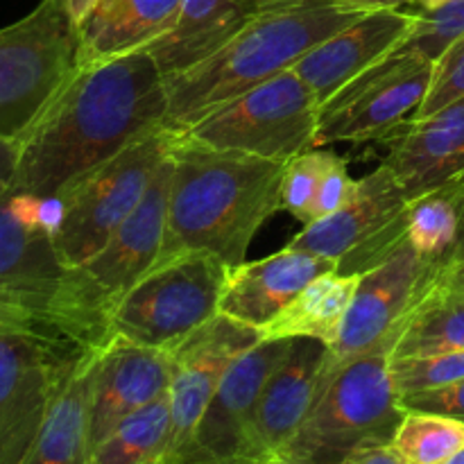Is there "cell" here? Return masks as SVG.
Returning a JSON list of instances; mask_svg holds the SVG:
<instances>
[{"instance_id":"obj_1","label":"cell","mask_w":464,"mask_h":464,"mask_svg":"<svg viewBox=\"0 0 464 464\" xmlns=\"http://www.w3.org/2000/svg\"><path fill=\"white\" fill-rule=\"evenodd\" d=\"M166 111V77L148 50L75 66L18 136L9 193L59 195L91 168L163 127Z\"/></svg>"},{"instance_id":"obj_2","label":"cell","mask_w":464,"mask_h":464,"mask_svg":"<svg viewBox=\"0 0 464 464\" xmlns=\"http://www.w3.org/2000/svg\"><path fill=\"white\" fill-rule=\"evenodd\" d=\"M284 168L177 136L166 234L154 266L184 254H211L227 267L245 263L256 231L281 211Z\"/></svg>"},{"instance_id":"obj_3","label":"cell","mask_w":464,"mask_h":464,"mask_svg":"<svg viewBox=\"0 0 464 464\" xmlns=\"http://www.w3.org/2000/svg\"><path fill=\"white\" fill-rule=\"evenodd\" d=\"M362 14L338 0H290L258 9L213 57L166 77L163 127L177 136L184 134L220 104L290 71L317 44Z\"/></svg>"},{"instance_id":"obj_4","label":"cell","mask_w":464,"mask_h":464,"mask_svg":"<svg viewBox=\"0 0 464 464\" xmlns=\"http://www.w3.org/2000/svg\"><path fill=\"white\" fill-rule=\"evenodd\" d=\"M172 184V152L154 175L143 202L91 258L66 267L54 295L53 326L84 352L107 343L109 322L161 252Z\"/></svg>"},{"instance_id":"obj_5","label":"cell","mask_w":464,"mask_h":464,"mask_svg":"<svg viewBox=\"0 0 464 464\" xmlns=\"http://www.w3.org/2000/svg\"><path fill=\"white\" fill-rule=\"evenodd\" d=\"M406 320L379 344L344 362L324 385L299 433L288 444V464H340L372 444H390L403 420L392 381V353Z\"/></svg>"},{"instance_id":"obj_6","label":"cell","mask_w":464,"mask_h":464,"mask_svg":"<svg viewBox=\"0 0 464 464\" xmlns=\"http://www.w3.org/2000/svg\"><path fill=\"white\" fill-rule=\"evenodd\" d=\"M175 140L177 134L159 127L59 193L63 220L54 247L63 267H75L93 256L139 208Z\"/></svg>"},{"instance_id":"obj_7","label":"cell","mask_w":464,"mask_h":464,"mask_svg":"<svg viewBox=\"0 0 464 464\" xmlns=\"http://www.w3.org/2000/svg\"><path fill=\"white\" fill-rule=\"evenodd\" d=\"M320 104L290 68L199 118L184 139L213 150L288 163L315 148Z\"/></svg>"},{"instance_id":"obj_8","label":"cell","mask_w":464,"mask_h":464,"mask_svg":"<svg viewBox=\"0 0 464 464\" xmlns=\"http://www.w3.org/2000/svg\"><path fill=\"white\" fill-rule=\"evenodd\" d=\"M227 275L229 267L211 254L159 263L116 308L107 338L170 352L220 313Z\"/></svg>"},{"instance_id":"obj_9","label":"cell","mask_w":464,"mask_h":464,"mask_svg":"<svg viewBox=\"0 0 464 464\" xmlns=\"http://www.w3.org/2000/svg\"><path fill=\"white\" fill-rule=\"evenodd\" d=\"M77 25L63 0H41L0 30V139H18L77 63Z\"/></svg>"},{"instance_id":"obj_10","label":"cell","mask_w":464,"mask_h":464,"mask_svg":"<svg viewBox=\"0 0 464 464\" xmlns=\"http://www.w3.org/2000/svg\"><path fill=\"white\" fill-rule=\"evenodd\" d=\"M84 349L32 329L0 326V464H21Z\"/></svg>"},{"instance_id":"obj_11","label":"cell","mask_w":464,"mask_h":464,"mask_svg":"<svg viewBox=\"0 0 464 464\" xmlns=\"http://www.w3.org/2000/svg\"><path fill=\"white\" fill-rule=\"evenodd\" d=\"M408 195L388 166L358 179L356 193L334 216L311 222L285 247L334 258L340 275H362L406 240Z\"/></svg>"},{"instance_id":"obj_12","label":"cell","mask_w":464,"mask_h":464,"mask_svg":"<svg viewBox=\"0 0 464 464\" xmlns=\"http://www.w3.org/2000/svg\"><path fill=\"white\" fill-rule=\"evenodd\" d=\"M440 267V263L417 254L406 238L385 261L358 276L343 329L329 347L324 385L344 362L379 344L406 320L408 313L429 293Z\"/></svg>"},{"instance_id":"obj_13","label":"cell","mask_w":464,"mask_h":464,"mask_svg":"<svg viewBox=\"0 0 464 464\" xmlns=\"http://www.w3.org/2000/svg\"><path fill=\"white\" fill-rule=\"evenodd\" d=\"M261 340V331L218 313L170 349V449L168 464H181L193 451L199 421L231 362Z\"/></svg>"},{"instance_id":"obj_14","label":"cell","mask_w":464,"mask_h":464,"mask_svg":"<svg viewBox=\"0 0 464 464\" xmlns=\"http://www.w3.org/2000/svg\"><path fill=\"white\" fill-rule=\"evenodd\" d=\"M430 77V62L385 57L322 109L315 148L338 140L361 143L392 134L403 118L415 116L421 107Z\"/></svg>"},{"instance_id":"obj_15","label":"cell","mask_w":464,"mask_h":464,"mask_svg":"<svg viewBox=\"0 0 464 464\" xmlns=\"http://www.w3.org/2000/svg\"><path fill=\"white\" fill-rule=\"evenodd\" d=\"M63 272L53 231L21 220L0 198V326L62 338L50 311Z\"/></svg>"},{"instance_id":"obj_16","label":"cell","mask_w":464,"mask_h":464,"mask_svg":"<svg viewBox=\"0 0 464 464\" xmlns=\"http://www.w3.org/2000/svg\"><path fill=\"white\" fill-rule=\"evenodd\" d=\"M288 356L272 372L256 403L243 456L252 460L281 458L324 392L329 344L315 338H290Z\"/></svg>"},{"instance_id":"obj_17","label":"cell","mask_w":464,"mask_h":464,"mask_svg":"<svg viewBox=\"0 0 464 464\" xmlns=\"http://www.w3.org/2000/svg\"><path fill=\"white\" fill-rule=\"evenodd\" d=\"M172 379L170 352L143 347L125 338H107L93 349L91 374V447L121 421L168 394Z\"/></svg>"},{"instance_id":"obj_18","label":"cell","mask_w":464,"mask_h":464,"mask_svg":"<svg viewBox=\"0 0 464 464\" xmlns=\"http://www.w3.org/2000/svg\"><path fill=\"white\" fill-rule=\"evenodd\" d=\"M415 23L417 12L401 9L362 14L352 25L343 27L304 54L293 71L313 91L322 111L335 95L401 45L411 36Z\"/></svg>"},{"instance_id":"obj_19","label":"cell","mask_w":464,"mask_h":464,"mask_svg":"<svg viewBox=\"0 0 464 464\" xmlns=\"http://www.w3.org/2000/svg\"><path fill=\"white\" fill-rule=\"evenodd\" d=\"M290 343L293 340L288 338H261L231 362L199 421L193 451L186 460L245 458L243 444L249 421H252L267 379L288 356Z\"/></svg>"},{"instance_id":"obj_20","label":"cell","mask_w":464,"mask_h":464,"mask_svg":"<svg viewBox=\"0 0 464 464\" xmlns=\"http://www.w3.org/2000/svg\"><path fill=\"white\" fill-rule=\"evenodd\" d=\"M338 270L334 258L284 247L261 261L229 267L220 297V313L261 331L275 320L313 279Z\"/></svg>"},{"instance_id":"obj_21","label":"cell","mask_w":464,"mask_h":464,"mask_svg":"<svg viewBox=\"0 0 464 464\" xmlns=\"http://www.w3.org/2000/svg\"><path fill=\"white\" fill-rule=\"evenodd\" d=\"M385 166L415 199L464 175V95L440 111L408 121L390 148Z\"/></svg>"},{"instance_id":"obj_22","label":"cell","mask_w":464,"mask_h":464,"mask_svg":"<svg viewBox=\"0 0 464 464\" xmlns=\"http://www.w3.org/2000/svg\"><path fill=\"white\" fill-rule=\"evenodd\" d=\"M256 12L245 0H184L170 30L143 50L163 77L177 75L213 57Z\"/></svg>"},{"instance_id":"obj_23","label":"cell","mask_w":464,"mask_h":464,"mask_svg":"<svg viewBox=\"0 0 464 464\" xmlns=\"http://www.w3.org/2000/svg\"><path fill=\"white\" fill-rule=\"evenodd\" d=\"M184 0H98L77 25V63L143 50L175 23Z\"/></svg>"},{"instance_id":"obj_24","label":"cell","mask_w":464,"mask_h":464,"mask_svg":"<svg viewBox=\"0 0 464 464\" xmlns=\"http://www.w3.org/2000/svg\"><path fill=\"white\" fill-rule=\"evenodd\" d=\"M91 374H93V352H86L54 394L44 426L21 464L89 462Z\"/></svg>"},{"instance_id":"obj_25","label":"cell","mask_w":464,"mask_h":464,"mask_svg":"<svg viewBox=\"0 0 464 464\" xmlns=\"http://www.w3.org/2000/svg\"><path fill=\"white\" fill-rule=\"evenodd\" d=\"M358 276L331 270L313 279L279 315L261 329V338H315L331 347L352 306Z\"/></svg>"},{"instance_id":"obj_26","label":"cell","mask_w":464,"mask_h":464,"mask_svg":"<svg viewBox=\"0 0 464 464\" xmlns=\"http://www.w3.org/2000/svg\"><path fill=\"white\" fill-rule=\"evenodd\" d=\"M464 349V293L433 281L429 293L408 313L394 358L433 356Z\"/></svg>"},{"instance_id":"obj_27","label":"cell","mask_w":464,"mask_h":464,"mask_svg":"<svg viewBox=\"0 0 464 464\" xmlns=\"http://www.w3.org/2000/svg\"><path fill=\"white\" fill-rule=\"evenodd\" d=\"M170 424V394H163L91 447L86 464H168Z\"/></svg>"},{"instance_id":"obj_28","label":"cell","mask_w":464,"mask_h":464,"mask_svg":"<svg viewBox=\"0 0 464 464\" xmlns=\"http://www.w3.org/2000/svg\"><path fill=\"white\" fill-rule=\"evenodd\" d=\"M464 207V175L408 202L406 238L429 261L444 266L456 243Z\"/></svg>"},{"instance_id":"obj_29","label":"cell","mask_w":464,"mask_h":464,"mask_svg":"<svg viewBox=\"0 0 464 464\" xmlns=\"http://www.w3.org/2000/svg\"><path fill=\"white\" fill-rule=\"evenodd\" d=\"M390 447L406 464H442L464 449V421L403 411Z\"/></svg>"},{"instance_id":"obj_30","label":"cell","mask_w":464,"mask_h":464,"mask_svg":"<svg viewBox=\"0 0 464 464\" xmlns=\"http://www.w3.org/2000/svg\"><path fill=\"white\" fill-rule=\"evenodd\" d=\"M460 34H464V0H451L433 12H417V23L411 36L388 57H415L435 63V59Z\"/></svg>"},{"instance_id":"obj_31","label":"cell","mask_w":464,"mask_h":464,"mask_svg":"<svg viewBox=\"0 0 464 464\" xmlns=\"http://www.w3.org/2000/svg\"><path fill=\"white\" fill-rule=\"evenodd\" d=\"M338 154L329 150H306L290 159L281 179V211H288L304 227L313 220V204L320 190L322 177L331 168Z\"/></svg>"},{"instance_id":"obj_32","label":"cell","mask_w":464,"mask_h":464,"mask_svg":"<svg viewBox=\"0 0 464 464\" xmlns=\"http://www.w3.org/2000/svg\"><path fill=\"white\" fill-rule=\"evenodd\" d=\"M460 379H464V349L417 358L392 356V381L399 397L440 388Z\"/></svg>"},{"instance_id":"obj_33","label":"cell","mask_w":464,"mask_h":464,"mask_svg":"<svg viewBox=\"0 0 464 464\" xmlns=\"http://www.w3.org/2000/svg\"><path fill=\"white\" fill-rule=\"evenodd\" d=\"M464 95V34L458 36L433 63V77H430L429 93L424 102L417 109L411 121H421L430 113L440 111L451 104L453 100Z\"/></svg>"},{"instance_id":"obj_34","label":"cell","mask_w":464,"mask_h":464,"mask_svg":"<svg viewBox=\"0 0 464 464\" xmlns=\"http://www.w3.org/2000/svg\"><path fill=\"white\" fill-rule=\"evenodd\" d=\"M399 403H401L403 411L435 412V415L464 421V379L440 385V388L421 390V392L401 394Z\"/></svg>"},{"instance_id":"obj_35","label":"cell","mask_w":464,"mask_h":464,"mask_svg":"<svg viewBox=\"0 0 464 464\" xmlns=\"http://www.w3.org/2000/svg\"><path fill=\"white\" fill-rule=\"evenodd\" d=\"M356 186L358 181L352 179V175H349L347 170V163L340 157L335 159V161L331 163L329 170H326V175L322 177L320 190H317L315 204H313L311 222H317L322 220V218H329L334 216L335 211H340V208L353 198Z\"/></svg>"},{"instance_id":"obj_36","label":"cell","mask_w":464,"mask_h":464,"mask_svg":"<svg viewBox=\"0 0 464 464\" xmlns=\"http://www.w3.org/2000/svg\"><path fill=\"white\" fill-rule=\"evenodd\" d=\"M18 152H21L18 139H0V198H5L12 188L18 166Z\"/></svg>"},{"instance_id":"obj_37","label":"cell","mask_w":464,"mask_h":464,"mask_svg":"<svg viewBox=\"0 0 464 464\" xmlns=\"http://www.w3.org/2000/svg\"><path fill=\"white\" fill-rule=\"evenodd\" d=\"M340 464H406L394 453L390 444H372L353 451L352 456L344 458Z\"/></svg>"},{"instance_id":"obj_38","label":"cell","mask_w":464,"mask_h":464,"mask_svg":"<svg viewBox=\"0 0 464 464\" xmlns=\"http://www.w3.org/2000/svg\"><path fill=\"white\" fill-rule=\"evenodd\" d=\"M435 284L442 285V288L464 293V261L440 267L438 276H435Z\"/></svg>"},{"instance_id":"obj_39","label":"cell","mask_w":464,"mask_h":464,"mask_svg":"<svg viewBox=\"0 0 464 464\" xmlns=\"http://www.w3.org/2000/svg\"><path fill=\"white\" fill-rule=\"evenodd\" d=\"M347 7L358 9V12H390V9H401L403 5H412V0H338Z\"/></svg>"},{"instance_id":"obj_40","label":"cell","mask_w":464,"mask_h":464,"mask_svg":"<svg viewBox=\"0 0 464 464\" xmlns=\"http://www.w3.org/2000/svg\"><path fill=\"white\" fill-rule=\"evenodd\" d=\"M63 3H66L68 14H71V18L75 21V25H80L98 0H63Z\"/></svg>"},{"instance_id":"obj_41","label":"cell","mask_w":464,"mask_h":464,"mask_svg":"<svg viewBox=\"0 0 464 464\" xmlns=\"http://www.w3.org/2000/svg\"><path fill=\"white\" fill-rule=\"evenodd\" d=\"M458 261H464V207L460 213V227H458L456 243H453V249H451V254H449V258L444 266H451V263H458Z\"/></svg>"},{"instance_id":"obj_42","label":"cell","mask_w":464,"mask_h":464,"mask_svg":"<svg viewBox=\"0 0 464 464\" xmlns=\"http://www.w3.org/2000/svg\"><path fill=\"white\" fill-rule=\"evenodd\" d=\"M181 464H288L284 458L275 460H252V458H229V460H186Z\"/></svg>"},{"instance_id":"obj_43","label":"cell","mask_w":464,"mask_h":464,"mask_svg":"<svg viewBox=\"0 0 464 464\" xmlns=\"http://www.w3.org/2000/svg\"><path fill=\"white\" fill-rule=\"evenodd\" d=\"M451 3V0H412V5L417 7V12H433V9L442 7V5Z\"/></svg>"},{"instance_id":"obj_44","label":"cell","mask_w":464,"mask_h":464,"mask_svg":"<svg viewBox=\"0 0 464 464\" xmlns=\"http://www.w3.org/2000/svg\"><path fill=\"white\" fill-rule=\"evenodd\" d=\"M252 9H266L272 7V5H281V3H290V0H245Z\"/></svg>"},{"instance_id":"obj_45","label":"cell","mask_w":464,"mask_h":464,"mask_svg":"<svg viewBox=\"0 0 464 464\" xmlns=\"http://www.w3.org/2000/svg\"><path fill=\"white\" fill-rule=\"evenodd\" d=\"M442 464H464V449H462V451H458L453 458H449V460L442 462Z\"/></svg>"}]
</instances>
